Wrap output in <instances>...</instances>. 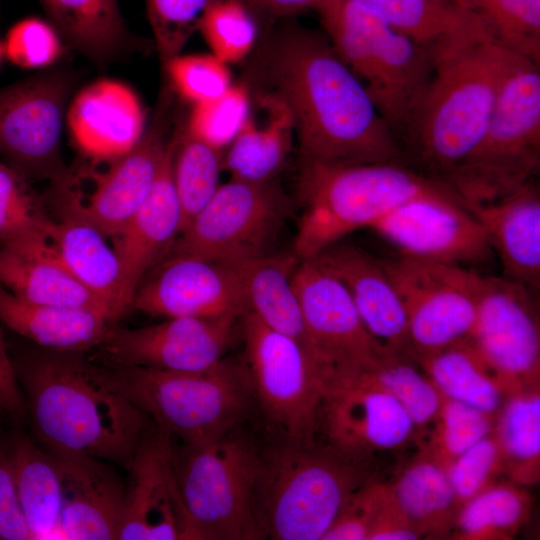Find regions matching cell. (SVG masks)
Listing matches in <instances>:
<instances>
[{"mask_svg": "<svg viewBox=\"0 0 540 540\" xmlns=\"http://www.w3.org/2000/svg\"><path fill=\"white\" fill-rule=\"evenodd\" d=\"M382 264L406 313L409 354L420 358L469 339L481 273L405 256Z\"/></svg>", "mask_w": 540, "mask_h": 540, "instance_id": "4fadbf2b", "label": "cell"}, {"mask_svg": "<svg viewBox=\"0 0 540 540\" xmlns=\"http://www.w3.org/2000/svg\"><path fill=\"white\" fill-rule=\"evenodd\" d=\"M0 321L44 349L65 352L99 348L113 323L91 309L24 301L1 285Z\"/></svg>", "mask_w": 540, "mask_h": 540, "instance_id": "f546056e", "label": "cell"}, {"mask_svg": "<svg viewBox=\"0 0 540 540\" xmlns=\"http://www.w3.org/2000/svg\"><path fill=\"white\" fill-rule=\"evenodd\" d=\"M63 40L50 22L29 17L17 22L7 33L4 54L15 65L43 68L58 60L64 51Z\"/></svg>", "mask_w": 540, "mask_h": 540, "instance_id": "c3c4849f", "label": "cell"}, {"mask_svg": "<svg viewBox=\"0 0 540 540\" xmlns=\"http://www.w3.org/2000/svg\"><path fill=\"white\" fill-rule=\"evenodd\" d=\"M431 54L432 79L399 142L405 163L445 183L479 144L504 82L524 57L488 35Z\"/></svg>", "mask_w": 540, "mask_h": 540, "instance_id": "3957f363", "label": "cell"}, {"mask_svg": "<svg viewBox=\"0 0 540 540\" xmlns=\"http://www.w3.org/2000/svg\"><path fill=\"white\" fill-rule=\"evenodd\" d=\"M66 122L82 158L109 161L131 151L145 131V114L127 85L101 79L81 89L70 102Z\"/></svg>", "mask_w": 540, "mask_h": 540, "instance_id": "7402d4cb", "label": "cell"}, {"mask_svg": "<svg viewBox=\"0 0 540 540\" xmlns=\"http://www.w3.org/2000/svg\"><path fill=\"white\" fill-rule=\"evenodd\" d=\"M172 88L193 105L223 94L231 85L226 63L214 55H178L164 65Z\"/></svg>", "mask_w": 540, "mask_h": 540, "instance_id": "7dc6e473", "label": "cell"}, {"mask_svg": "<svg viewBox=\"0 0 540 540\" xmlns=\"http://www.w3.org/2000/svg\"><path fill=\"white\" fill-rule=\"evenodd\" d=\"M170 438L159 429L139 445L128 467L119 539H196L179 491Z\"/></svg>", "mask_w": 540, "mask_h": 540, "instance_id": "44dd1931", "label": "cell"}, {"mask_svg": "<svg viewBox=\"0 0 540 540\" xmlns=\"http://www.w3.org/2000/svg\"><path fill=\"white\" fill-rule=\"evenodd\" d=\"M251 99L248 116L223 154L231 178L274 180L291 151L295 125L292 113L275 91Z\"/></svg>", "mask_w": 540, "mask_h": 540, "instance_id": "f1b7e54d", "label": "cell"}, {"mask_svg": "<svg viewBox=\"0 0 540 540\" xmlns=\"http://www.w3.org/2000/svg\"><path fill=\"white\" fill-rule=\"evenodd\" d=\"M455 194L445 183L402 162L335 164L301 157V212L294 253L311 259L328 246L423 195Z\"/></svg>", "mask_w": 540, "mask_h": 540, "instance_id": "277c9868", "label": "cell"}, {"mask_svg": "<svg viewBox=\"0 0 540 540\" xmlns=\"http://www.w3.org/2000/svg\"><path fill=\"white\" fill-rule=\"evenodd\" d=\"M240 330L255 402L285 440L312 444L326 387L320 367L300 342L250 312Z\"/></svg>", "mask_w": 540, "mask_h": 540, "instance_id": "8fae6325", "label": "cell"}, {"mask_svg": "<svg viewBox=\"0 0 540 540\" xmlns=\"http://www.w3.org/2000/svg\"><path fill=\"white\" fill-rule=\"evenodd\" d=\"M9 454L31 540L55 536L63 539L60 527L62 479L54 456L28 437H19Z\"/></svg>", "mask_w": 540, "mask_h": 540, "instance_id": "836d02e7", "label": "cell"}, {"mask_svg": "<svg viewBox=\"0 0 540 540\" xmlns=\"http://www.w3.org/2000/svg\"><path fill=\"white\" fill-rule=\"evenodd\" d=\"M3 54H4L3 44L0 42V61L2 59Z\"/></svg>", "mask_w": 540, "mask_h": 540, "instance_id": "11a10c76", "label": "cell"}, {"mask_svg": "<svg viewBox=\"0 0 540 540\" xmlns=\"http://www.w3.org/2000/svg\"><path fill=\"white\" fill-rule=\"evenodd\" d=\"M528 513V497L510 485H490L465 503L457 527L468 539H488L512 534Z\"/></svg>", "mask_w": 540, "mask_h": 540, "instance_id": "60d3db41", "label": "cell"}, {"mask_svg": "<svg viewBox=\"0 0 540 540\" xmlns=\"http://www.w3.org/2000/svg\"><path fill=\"white\" fill-rule=\"evenodd\" d=\"M317 12L332 47L399 140L432 79L431 52L349 0H328Z\"/></svg>", "mask_w": 540, "mask_h": 540, "instance_id": "52a82bcc", "label": "cell"}, {"mask_svg": "<svg viewBox=\"0 0 540 540\" xmlns=\"http://www.w3.org/2000/svg\"><path fill=\"white\" fill-rule=\"evenodd\" d=\"M226 434L174 453L179 491L196 539H265L259 519L262 454Z\"/></svg>", "mask_w": 540, "mask_h": 540, "instance_id": "9c48e42d", "label": "cell"}, {"mask_svg": "<svg viewBox=\"0 0 540 540\" xmlns=\"http://www.w3.org/2000/svg\"><path fill=\"white\" fill-rule=\"evenodd\" d=\"M27 179L0 162V243L43 228L49 218Z\"/></svg>", "mask_w": 540, "mask_h": 540, "instance_id": "bcb514c9", "label": "cell"}, {"mask_svg": "<svg viewBox=\"0 0 540 540\" xmlns=\"http://www.w3.org/2000/svg\"><path fill=\"white\" fill-rule=\"evenodd\" d=\"M0 539L31 540L21 508L9 451L0 446Z\"/></svg>", "mask_w": 540, "mask_h": 540, "instance_id": "f907efd6", "label": "cell"}, {"mask_svg": "<svg viewBox=\"0 0 540 540\" xmlns=\"http://www.w3.org/2000/svg\"><path fill=\"white\" fill-rule=\"evenodd\" d=\"M370 229L409 258L466 267L493 254L482 224L456 194L408 200Z\"/></svg>", "mask_w": 540, "mask_h": 540, "instance_id": "e0dca14e", "label": "cell"}, {"mask_svg": "<svg viewBox=\"0 0 540 540\" xmlns=\"http://www.w3.org/2000/svg\"><path fill=\"white\" fill-rule=\"evenodd\" d=\"M291 207L274 180L230 178L184 227L167 254L232 262L271 252Z\"/></svg>", "mask_w": 540, "mask_h": 540, "instance_id": "7c38bea8", "label": "cell"}, {"mask_svg": "<svg viewBox=\"0 0 540 540\" xmlns=\"http://www.w3.org/2000/svg\"><path fill=\"white\" fill-rule=\"evenodd\" d=\"M73 76L35 75L0 90V152L25 178L54 179L65 169L60 139Z\"/></svg>", "mask_w": 540, "mask_h": 540, "instance_id": "2e32d148", "label": "cell"}, {"mask_svg": "<svg viewBox=\"0 0 540 540\" xmlns=\"http://www.w3.org/2000/svg\"><path fill=\"white\" fill-rule=\"evenodd\" d=\"M432 455L447 467L461 453L492 431L491 414L444 397Z\"/></svg>", "mask_w": 540, "mask_h": 540, "instance_id": "ee69618b", "label": "cell"}, {"mask_svg": "<svg viewBox=\"0 0 540 540\" xmlns=\"http://www.w3.org/2000/svg\"><path fill=\"white\" fill-rule=\"evenodd\" d=\"M441 1L454 4L456 6L473 11L474 0H441Z\"/></svg>", "mask_w": 540, "mask_h": 540, "instance_id": "db71d44e", "label": "cell"}, {"mask_svg": "<svg viewBox=\"0 0 540 540\" xmlns=\"http://www.w3.org/2000/svg\"><path fill=\"white\" fill-rule=\"evenodd\" d=\"M293 282L308 351L326 382L366 371L389 353L365 327L342 282L315 259L300 260Z\"/></svg>", "mask_w": 540, "mask_h": 540, "instance_id": "5bb4252c", "label": "cell"}, {"mask_svg": "<svg viewBox=\"0 0 540 540\" xmlns=\"http://www.w3.org/2000/svg\"><path fill=\"white\" fill-rule=\"evenodd\" d=\"M311 259L342 282L365 327L385 351L409 354L406 313L382 260L342 240Z\"/></svg>", "mask_w": 540, "mask_h": 540, "instance_id": "603a6c76", "label": "cell"}, {"mask_svg": "<svg viewBox=\"0 0 540 540\" xmlns=\"http://www.w3.org/2000/svg\"><path fill=\"white\" fill-rule=\"evenodd\" d=\"M132 308L162 318H241L247 311L230 263L182 253L167 254L144 276Z\"/></svg>", "mask_w": 540, "mask_h": 540, "instance_id": "ffe728a7", "label": "cell"}, {"mask_svg": "<svg viewBox=\"0 0 540 540\" xmlns=\"http://www.w3.org/2000/svg\"><path fill=\"white\" fill-rule=\"evenodd\" d=\"M384 491L388 504L420 534L439 526L456 503L447 469L433 455L409 464Z\"/></svg>", "mask_w": 540, "mask_h": 540, "instance_id": "e575fe53", "label": "cell"}, {"mask_svg": "<svg viewBox=\"0 0 540 540\" xmlns=\"http://www.w3.org/2000/svg\"><path fill=\"white\" fill-rule=\"evenodd\" d=\"M0 410H2V409L0 408Z\"/></svg>", "mask_w": 540, "mask_h": 540, "instance_id": "9f6ffc18", "label": "cell"}, {"mask_svg": "<svg viewBox=\"0 0 540 540\" xmlns=\"http://www.w3.org/2000/svg\"><path fill=\"white\" fill-rule=\"evenodd\" d=\"M318 426L329 448L360 462L371 454L401 448L416 428L401 404L362 374L326 383Z\"/></svg>", "mask_w": 540, "mask_h": 540, "instance_id": "d6986e66", "label": "cell"}, {"mask_svg": "<svg viewBox=\"0 0 540 540\" xmlns=\"http://www.w3.org/2000/svg\"><path fill=\"white\" fill-rule=\"evenodd\" d=\"M222 168V150L194 136L186 126L176 131L172 137L171 173L183 229L218 189Z\"/></svg>", "mask_w": 540, "mask_h": 540, "instance_id": "8d00e7d4", "label": "cell"}, {"mask_svg": "<svg viewBox=\"0 0 540 540\" xmlns=\"http://www.w3.org/2000/svg\"><path fill=\"white\" fill-rule=\"evenodd\" d=\"M522 58L507 77L486 130L445 184L466 206L535 181L540 167V69Z\"/></svg>", "mask_w": 540, "mask_h": 540, "instance_id": "ba28073f", "label": "cell"}, {"mask_svg": "<svg viewBox=\"0 0 540 540\" xmlns=\"http://www.w3.org/2000/svg\"><path fill=\"white\" fill-rule=\"evenodd\" d=\"M237 317H172L134 329L110 327L99 349L107 362L199 372L222 361L235 342Z\"/></svg>", "mask_w": 540, "mask_h": 540, "instance_id": "ac0fdd59", "label": "cell"}, {"mask_svg": "<svg viewBox=\"0 0 540 540\" xmlns=\"http://www.w3.org/2000/svg\"><path fill=\"white\" fill-rule=\"evenodd\" d=\"M407 358L408 354L386 353L373 367L358 374L391 394L415 427H424L436 420L444 397Z\"/></svg>", "mask_w": 540, "mask_h": 540, "instance_id": "f35d334b", "label": "cell"}, {"mask_svg": "<svg viewBox=\"0 0 540 540\" xmlns=\"http://www.w3.org/2000/svg\"><path fill=\"white\" fill-rule=\"evenodd\" d=\"M250 105L248 89L232 84L220 96L195 104L186 127L194 136L222 150L240 131Z\"/></svg>", "mask_w": 540, "mask_h": 540, "instance_id": "7bdbcfd3", "label": "cell"}, {"mask_svg": "<svg viewBox=\"0 0 540 540\" xmlns=\"http://www.w3.org/2000/svg\"><path fill=\"white\" fill-rule=\"evenodd\" d=\"M360 461L285 440L262 455L259 519L264 538L322 540L361 487Z\"/></svg>", "mask_w": 540, "mask_h": 540, "instance_id": "8992f818", "label": "cell"}, {"mask_svg": "<svg viewBox=\"0 0 540 540\" xmlns=\"http://www.w3.org/2000/svg\"><path fill=\"white\" fill-rule=\"evenodd\" d=\"M14 364L34 433L45 451L128 469L147 435L146 415L104 383L83 352L45 349Z\"/></svg>", "mask_w": 540, "mask_h": 540, "instance_id": "7a4b0ae2", "label": "cell"}, {"mask_svg": "<svg viewBox=\"0 0 540 540\" xmlns=\"http://www.w3.org/2000/svg\"><path fill=\"white\" fill-rule=\"evenodd\" d=\"M171 93L165 90L150 125L125 155L109 161L83 158L52 179L60 215L78 217L115 237L143 203L160 171L169 142Z\"/></svg>", "mask_w": 540, "mask_h": 540, "instance_id": "30bf717a", "label": "cell"}, {"mask_svg": "<svg viewBox=\"0 0 540 540\" xmlns=\"http://www.w3.org/2000/svg\"><path fill=\"white\" fill-rule=\"evenodd\" d=\"M48 222L1 243L0 285L27 302L91 309L114 322L62 262L48 234Z\"/></svg>", "mask_w": 540, "mask_h": 540, "instance_id": "cb8c5ba5", "label": "cell"}, {"mask_svg": "<svg viewBox=\"0 0 540 540\" xmlns=\"http://www.w3.org/2000/svg\"><path fill=\"white\" fill-rule=\"evenodd\" d=\"M473 11L493 41L540 64V0H474Z\"/></svg>", "mask_w": 540, "mask_h": 540, "instance_id": "ab89813d", "label": "cell"}, {"mask_svg": "<svg viewBox=\"0 0 540 540\" xmlns=\"http://www.w3.org/2000/svg\"><path fill=\"white\" fill-rule=\"evenodd\" d=\"M273 91L288 105L301 157L335 164L404 162L367 89L321 35L282 31L267 55Z\"/></svg>", "mask_w": 540, "mask_h": 540, "instance_id": "6da1fadb", "label": "cell"}, {"mask_svg": "<svg viewBox=\"0 0 540 540\" xmlns=\"http://www.w3.org/2000/svg\"><path fill=\"white\" fill-rule=\"evenodd\" d=\"M365 7L431 53L489 35L471 10L441 0H349Z\"/></svg>", "mask_w": 540, "mask_h": 540, "instance_id": "d6a6232c", "label": "cell"}, {"mask_svg": "<svg viewBox=\"0 0 540 540\" xmlns=\"http://www.w3.org/2000/svg\"><path fill=\"white\" fill-rule=\"evenodd\" d=\"M219 0H146L155 45L163 63L180 55L204 12Z\"/></svg>", "mask_w": 540, "mask_h": 540, "instance_id": "f6af8a7d", "label": "cell"}, {"mask_svg": "<svg viewBox=\"0 0 540 540\" xmlns=\"http://www.w3.org/2000/svg\"><path fill=\"white\" fill-rule=\"evenodd\" d=\"M64 44L103 67L144 44L127 30L117 0H39Z\"/></svg>", "mask_w": 540, "mask_h": 540, "instance_id": "4dcf8cb0", "label": "cell"}, {"mask_svg": "<svg viewBox=\"0 0 540 540\" xmlns=\"http://www.w3.org/2000/svg\"><path fill=\"white\" fill-rule=\"evenodd\" d=\"M416 359L443 397L488 414L500 408L503 388L468 341Z\"/></svg>", "mask_w": 540, "mask_h": 540, "instance_id": "d590c367", "label": "cell"}, {"mask_svg": "<svg viewBox=\"0 0 540 540\" xmlns=\"http://www.w3.org/2000/svg\"><path fill=\"white\" fill-rule=\"evenodd\" d=\"M467 207L482 224L503 276L536 292L540 286V195L535 181Z\"/></svg>", "mask_w": 540, "mask_h": 540, "instance_id": "4316f807", "label": "cell"}, {"mask_svg": "<svg viewBox=\"0 0 540 540\" xmlns=\"http://www.w3.org/2000/svg\"><path fill=\"white\" fill-rule=\"evenodd\" d=\"M299 262L294 251H271L227 263L241 279L246 312L269 328L297 340L308 350L301 305L293 282Z\"/></svg>", "mask_w": 540, "mask_h": 540, "instance_id": "1f68e13d", "label": "cell"}, {"mask_svg": "<svg viewBox=\"0 0 540 540\" xmlns=\"http://www.w3.org/2000/svg\"><path fill=\"white\" fill-rule=\"evenodd\" d=\"M47 231L64 265L114 321L132 308L136 290L104 233L70 215L49 219Z\"/></svg>", "mask_w": 540, "mask_h": 540, "instance_id": "484cf974", "label": "cell"}, {"mask_svg": "<svg viewBox=\"0 0 540 540\" xmlns=\"http://www.w3.org/2000/svg\"><path fill=\"white\" fill-rule=\"evenodd\" d=\"M197 30L212 55L229 64L244 59L257 39L255 19L243 0H219L202 15Z\"/></svg>", "mask_w": 540, "mask_h": 540, "instance_id": "b9f144b4", "label": "cell"}, {"mask_svg": "<svg viewBox=\"0 0 540 540\" xmlns=\"http://www.w3.org/2000/svg\"><path fill=\"white\" fill-rule=\"evenodd\" d=\"M0 408L13 416L25 415L26 404L17 379L15 364L9 355L7 345L0 331Z\"/></svg>", "mask_w": 540, "mask_h": 540, "instance_id": "816d5d0a", "label": "cell"}, {"mask_svg": "<svg viewBox=\"0 0 540 540\" xmlns=\"http://www.w3.org/2000/svg\"><path fill=\"white\" fill-rule=\"evenodd\" d=\"M503 466L499 443L490 434L457 456L447 467L456 502L465 503L492 485Z\"/></svg>", "mask_w": 540, "mask_h": 540, "instance_id": "681fc988", "label": "cell"}, {"mask_svg": "<svg viewBox=\"0 0 540 540\" xmlns=\"http://www.w3.org/2000/svg\"><path fill=\"white\" fill-rule=\"evenodd\" d=\"M98 377L132 402L158 428L186 445L232 431L248 414L254 391L244 361L224 358L199 372H175L107 362Z\"/></svg>", "mask_w": 540, "mask_h": 540, "instance_id": "5b68a950", "label": "cell"}, {"mask_svg": "<svg viewBox=\"0 0 540 540\" xmlns=\"http://www.w3.org/2000/svg\"><path fill=\"white\" fill-rule=\"evenodd\" d=\"M535 291L505 276H480L475 323L467 340L503 389L521 391L539 375Z\"/></svg>", "mask_w": 540, "mask_h": 540, "instance_id": "9a60e30c", "label": "cell"}, {"mask_svg": "<svg viewBox=\"0 0 540 540\" xmlns=\"http://www.w3.org/2000/svg\"><path fill=\"white\" fill-rule=\"evenodd\" d=\"M247 5H251L264 12L276 16L293 15L305 10H318L328 0H243Z\"/></svg>", "mask_w": 540, "mask_h": 540, "instance_id": "f5cc1de1", "label": "cell"}, {"mask_svg": "<svg viewBox=\"0 0 540 540\" xmlns=\"http://www.w3.org/2000/svg\"><path fill=\"white\" fill-rule=\"evenodd\" d=\"M52 456L62 479L60 527L63 539H119L126 494L122 479L101 460Z\"/></svg>", "mask_w": 540, "mask_h": 540, "instance_id": "d4e9b609", "label": "cell"}, {"mask_svg": "<svg viewBox=\"0 0 540 540\" xmlns=\"http://www.w3.org/2000/svg\"><path fill=\"white\" fill-rule=\"evenodd\" d=\"M495 435L503 464L521 483L536 480L540 459V396L517 391L503 407Z\"/></svg>", "mask_w": 540, "mask_h": 540, "instance_id": "74e56055", "label": "cell"}, {"mask_svg": "<svg viewBox=\"0 0 540 540\" xmlns=\"http://www.w3.org/2000/svg\"><path fill=\"white\" fill-rule=\"evenodd\" d=\"M172 138L147 197L111 240L137 290L144 276L169 252L183 229V214L171 173Z\"/></svg>", "mask_w": 540, "mask_h": 540, "instance_id": "83f0119b", "label": "cell"}]
</instances>
